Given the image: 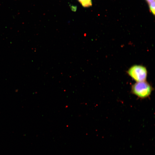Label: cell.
I'll list each match as a JSON object with an SVG mask.
<instances>
[{"label": "cell", "mask_w": 155, "mask_h": 155, "mask_svg": "<svg viewBox=\"0 0 155 155\" xmlns=\"http://www.w3.org/2000/svg\"><path fill=\"white\" fill-rule=\"evenodd\" d=\"M153 90L152 86L146 81L137 82L132 86V93L141 98L148 97Z\"/></svg>", "instance_id": "6da1fadb"}, {"label": "cell", "mask_w": 155, "mask_h": 155, "mask_svg": "<svg viewBox=\"0 0 155 155\" xmlns=\"http://www.w3.org/2000/svg\"><path fill=\"white\" fill-rule=\"evenodd\" d=\"M128 75L137 82L146 81L147 76L146 68L141 65H134L128 70Z\"/></svg>", "instance_id": "7a4b0ae2"}, {"label": "cell", "mask_w": 155, "mask_h": 155, "mask_svg": "<svg viewBox=\"0 0 155 155\" xmlns=\"http://www.w3.org/2000/svg\"><path fill=\"white\" fill-rule=\"evenodd\" d=\"M84 7H88L92 5L91 0H78Z\"/></svg>", "instance_id": "3957f363"}, {"label": "cell", "mask_w": 155, "mask_h": 155, "mask_svg": "<svg viewBox=\"0 0 155 155\" xmlns=\"http://www.w3.org/2000/svg\"><path fill=\"white\" fill-rule=\"evenodd\" d=\"M149 5L150 11H151L154 15L155 10V1L150 3L149 4Z\"/></svg>", "instance_id": "277c9868"}, {"label": "cell", "mask_w": 155, "mask_h": 155, "mask_svg": "<svg viewBox=\"0 0 155 155\" xmlns=\"http://www.w3.org/2000/svg\"><path fill=\"white\" fill-rule=\"evenodd\" d=\"M146 1L148 3V4L155 1V0H146Z\"/></svg>", "instance_id": "5b68a950"}]
</instances>
